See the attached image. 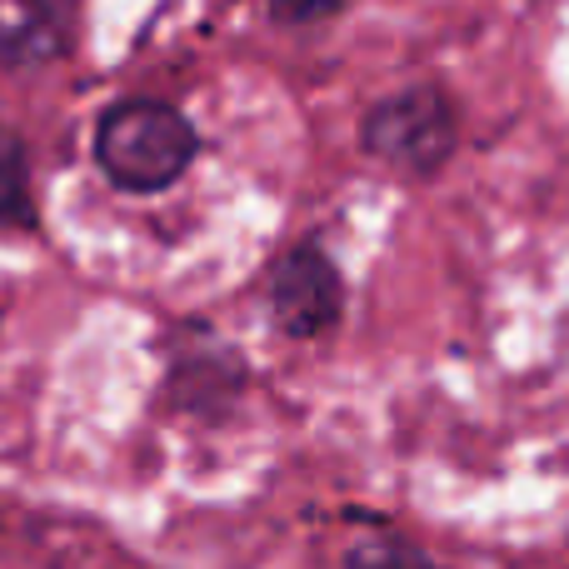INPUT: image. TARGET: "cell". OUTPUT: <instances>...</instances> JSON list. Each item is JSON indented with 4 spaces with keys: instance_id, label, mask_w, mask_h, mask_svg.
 <instances>
[{
    "instance_id": "cell-6",
    "label": "cell",
    "mask_w": 569,
    "mask_h": 569,
    "mask_svg": "<svg viewBox=\"0 0 569 569\" xmlns=\"http://www.w3.org/2000/svg\"><path fill=\"white\" fill-rule=\"evenodd\" d=\"M26 186H30L26 146H20V136L10 126H0V220L26 210Z\"/></svg>"
},
{
    "instance_id": "cell-5",
    "label": "cell",
    "mask_w": 569,
    "mask_h": 569,
    "mask_svg": "<svg viewBox=\"0 0 569 569\" xmlns=\"http://www.w3.org/2000/svg\"><path fill=\"white\" fill-rule=\"evenodd\" d=\"M345 569H445L440 560L420 550V545L400 540V535H365L345 550Z\"/></svg>"
},
{
    "instance_id": "cell-4",
    "label": "cell",
    "mask_w": 569,
    "mask_h": 569,
    "mask_svg": "<svg viewBox=\"0 0 569 569\" xmlns=\"http://www.w3.org/2000/svg\"><path fill=\"white\" fill-rule=\"evenodd\" d=\"M70 30H76L70 0H0V66H50L70 50Z\"/></svg>"
},
{
    "instance_id": "cell-7",
    "label": "cell",
    "mask_w": 569,
    "mask_h": 569,
    "mask_svg": "<svg viewBox=\"0 0 569 569\" xmlns=\"http://www.w3.org/2000/svg\"><path fill=\"white\" fill-rule=\"evenodd\" d=\"M266 6L280 26H320V20L340 16L350 0H266Z\"/></svg>"
},
{
    "instance_id": "cell-1",
    "label": "cell",
    "mask_w": 569,
    "mask_h": 569,
    "mask_svg": "<svg viewBox=\"0 0 569 569\" xmlns=\"http://www.w3.org/2000/svg\"><path fill=\"white\" fill-rule=\"evenodd\" d=\"M200 140L196 126L180 116L166 100H120L100 116L96 130V160L106 170V180L116 190H130V196H150V190L176 186L190 170Z\"/></svg>"
},
{
    "instance_id": "cell-3",
    "label": "cell",
    "mask_w": 569,
    "mask_h": 569,
    "mask_svg": "<svg viewBox=\"0 0 569 569\" xmlns=\"http://www.w3.org/2000/svg\"><path fill=\"white\" fill-rule=\"evenodd\" d=\"M345 310V280L320 246H295L270 266V315L284 335L315 340L335 330Z\"/></svg>"
},
{
    "instance_id": "cell-2",
    "label": "cell",
    "mask_w": 569,
    "mask_h": 569,
    "mask_svg": "<svg viewBox=\"0 0 569 569\" xmlns=\"http://www.w3.org/2000/svg\"><path fill=\"white\" fill-rule=\"evenodd\" d=\"M360 146L375 160L395 166L400 176L430 180L455 160L460 146V120L440 86H410L375 100L360 120Z\"/></svg>"
}]
</instances>
